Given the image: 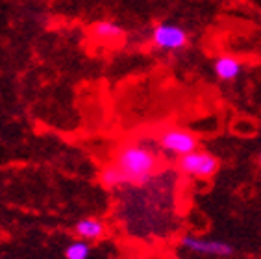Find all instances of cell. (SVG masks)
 I'll return each instance as SVG.
<instances>
[{
  "instance_id": "cell-1",
  "label": "cell",
  "mask_w": 261,
  "mask_h": 259,
  "mask_svg": "<svg viewBox=\"0 0 261 259\" xmlns=\"http://www.w3.org/2000/svg\"><path fill=\"white\" fill-rule=\"evenodd\" d=\"M115 167L121 170V174L124 176L126 184H136L141 185L148 182L158 170L160 160L154 150L146 148L143 145L132 143V145H124L115 156Z\"/></svg>"
},
{
  "instance_id": "cell-2",
  "label": "cell",
  "mask_w": 261,
  "mask_h": 259,
  "mask_svg": "<svg viewBox=\"0 0 261 259\" xmlns=\"http://www.w3.org/2000/svg\"><path fill=\"white\" fill-rule=\"evenodd\" d=\"M221 161L217 156H213L207 150H193L189 154L178 158V169L181 174L191 176V178L207 179L219 172Z\"/></svg>"
},
{
  "instance_id": "cell-3",
  "label": "cell",
  "mask_w": 261,
  "mask_h": 259,
  "mask_svg": "<svg viewBox=\"0 0 261 259\" xmlns=\"http://www.w3.org/2000/svg\"><path fill=\"white\" fill-rule=\"evenodd\" d=\"M158 145L174 156H186L198 148V137L186 128H167L158 137Z\"/></svg>"
},
{
  "instance_id": "cell-4",
  "label": "cell",
  "mask_w": 261,
  "mask_h": 259,
  "mask_svg": "<svg viewBox=\"0 0 261 259\" xmlns=\"http://www.w3.org/2000/svg\"><path fill=\"white\" fill-rule=\"evenodd\" d=\"M152 41L158 48L174 52V50H181L189 45V35L181 26L174 24V22H160L152 32Z\"/></svg>"
},
{
  "instance_id": "cell-5",
  "label": "cell",
  "mask_w": 261,
  "mask_h": 259,
  "mask_svg": "<svg viewBox=\"0 0 261 259\" xmlns=\"http://www.w3.org/2000/svg\"><path fill=\"white\" fill-rule=\"evenodd\" d=\"M181 244L187 250H191L195 254H206V255H221V257H228L233 254V246L224 241H215V239H200V237H193V235H186L181 239Z\"/></svg>"
},
{
  "instance_id": "cell-6",
  "label": "cell",
  "mask_w": 261,
  "mask_h": 259,
  "mask_svg": "<svg viewBox=\"0 0 261 259\" xmlns=\"http://www.w3.org/2000/svg\"><path fill=\"white\" fill-rule=\"evenodd\" d=\"M91 37L98 43L113 45V43H121L124 37V30L113 20H98L91 26Z\"/></svg>"
},
{
  "instance_id": "cell-7",
  "label": "cell",
  "mask_w": 261,
  "mask_h": 259,
  "mask_svg": "<svg viewBox=\"0 0 261 259\" xmlns=\"http://www.w3.org/2000/svg\"><path fill=\"white\" fill-rule=\"evenodd\" d=\"M213 70H215V74L219 80L233 82L243 74L245 65L237 60V58H233V56H221V58L215 60V63H213Z\"/></svg>"
},
{
  "instance_id": "cell-8",
  "label": "cell",
  "mask_w": 261,
  "mask_h": 259,
  "mask_svg": "<svg viewBox=\"0 0 261 259\" xmlns=\"http://www.w3.org/2000/svg\"><path fill=\"white\" fill-rule=\"evenodd\" d=\"M74 234L82 241H96L100 239V237H104L106 226L102 220L95 219V217H87V219H82L76 222Z\"/></svg>"
},
{
  "instance_id": "cell-9",
  "label": "cell",
  "mask_w": 261,
  "mask_h": 259,
  "mask_svg": "<svg viewBox=\"0 0 261 259\" xmlns=\"http://www.w3.org/2000/svg\"><path fill=\"white\" fill-rule=\"evenodd\" d=\"M100 184L104 187H108V189H115V187L124 185L126 182L124 176L121 174V170L115 167V163H110L100 170Z\"/></svg>"
},
{
  "instance_id": "cell-10",
  "label": "cell",
  "mask_w": 261,
  "mask_h": 259,
  "mask_svg": "<svg viewBox=\"0 0 261 259\" xmlns=\"http://www.w3.org/2000/svg\"><path fill=\"white\" fill-rule=\"evenodd\" d=\"M89 252L91 248L86 241H74L65 248V259H87Z\"/></svg>"
},
{
  "instance_id": "cell-11",
  "label": "cell",
  "mask_w": 261,
  "mask_h": 259,
  "mask_svg": "<svg viewBox=\"0 0 261 259\" xmlns=\"http://www.w3.org/2000/svg\"><path fill=\"white\" fill-rule=\"evenodd\" d=\"M257 161H259V167H261V152H259V156H257Z\"/></svg>"
}]
</instances>
